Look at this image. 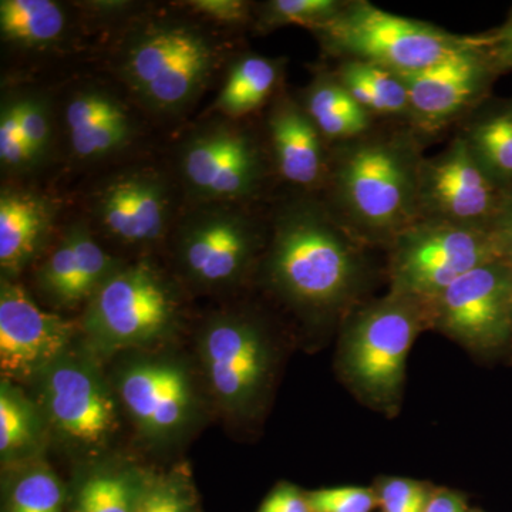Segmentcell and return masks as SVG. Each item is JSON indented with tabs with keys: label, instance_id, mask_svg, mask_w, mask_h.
<instances>
[{
	"label": "cell",
	"instance_id": "1",
	"mask_svg": "<svg viewBox=\"0 0 512 512\" xmlns=\"http://www.w3.org/2000/svg\"><path fill=\"white\" fill-rule=\"evenodd\" d=\"M420 134L370 130L329 156V210L355 238L386 242L417 220Z\"/></svg>",
	"mask_w": 512,
	"mask_h": 512
},
{
	"label": "cell",
	"instance_id": "2",
	"mask_svg": "<svg viewBox=\"0 0 512 512\" xmlns=\"http://www.w3.org/2000/svg\"><path fill=\"white\" fill-rule=\"evenodd\" d=\"M352 234L325 205L295 201L275 218L268 271L272 284L303 308H336L359 285L360 256Z\"/></svg>",
	"mask_w": 512,
	"mask_h": 512
},
{
	"label": "cell",
	"instance_id": "3",
	"mask_svg": "<svg viewBox=\"0 0 512 512\" xmlns=\"http://www.w3.org/2000/svg\"><path fill=\"white\" fill-rule=\"evenodd\" d=\"M220 63L210 35L184 20L160 19L131 30L119 56V74L148 109L178 114L204 92Z\"/></svg>",
	"mask_w": 512,
	"mask_h": 512
},
{
	"label": "cell",
	"instance_id": "4",
	"mask_svg": "<svg viewBox=\"0 0 512 512\" xmlns=\"http://www.w3.org/2000/svg\"><path fill=\"white\" fill-rule=\"evenodd\" d=\"M312 32L328 55L377 64L400 76L485 47L483 33L456 35L431 23L393 15L366 0L346 2L335 18Z\"/></svg>",
	"mask_w": 512,
	"mask_h": 512
},
{
	"label": "cell",
	"instance_id": "5",
	"mask_svg": "<svg viewBox=\"0 0 512 512\" xmlns=\"http://www.w3.org/2000/svg\"><path fill=\"white\" fill-rule=\"evenodd\" d=\"M392 293L431 302L478 266L500 261L490 231L417 220L393 239Z\"/></svg>",
	"mask_w": 512,
	"mask_h": 512
},
{
	"label": "cell",
	"instance_id": "6",
	"mask_svg": "<svg viewBox=\"0 0 512 512\" xmlns=\"http://www.w3.org/2000/svg\"><path fill=\"white\" fill-rule=\"evenodd\" d=\"M426 313V303L390 293L356 316L346 336L345 365L352 382L372 399L392 402L399 394Z\"/></svg>",
	"mask_w": 512,
	"mask_h": 512
},
{
	"label": "cell",
	"instance_id": "7",
	"mask_svg": "<svg viewBox=\"0 0 512 512\" xmlns=\"http://www.w3.org/2000/svg\"><path fill=\"white\" fill-rule=\"evenodd\" d=\"M177 318V303L151 266L117 269L90 298L83 328L99 348L146 345L164 336Z\"/></svg>",
	"mask_w": 512,
	"mask_h": 512
},
{
	"label": "cell",
	"instance_id": "8",
	"mask_svg": "<svg viewBox=\"0 0 512 512\" xmlns=\"http://www.w3.org/2000/svg\"><path fill=\"white\" fill-rule=\"evenodd\" d=\"M180 174L202 204H229L251 197L264 180L261 148L251 133L231 121L192 131L180 147Z\"/></svg>",
	"mask_w": 512,
	"mask_h": 512
},
{
	"label": "cell",
	"instance_id": "9",
	"mask_svg": "<svg viewBox=\"0 0 512 512\" xmlns=\"http://www.w3.org/2000/svg\"><path fill=\"white\" fill-rule=\"evenodd\" d=\"M504 190L488 177L460 136L420 167L419 220L490 228Z\"/></svg>",
	"mask_w": 512,
	"mask_h": 512
},
{
	"label": "cell",
	"instance_id": "10",
	"mask_svg": "<svg viewBox=\"0 0 512 512\" xmlns=\"http://www.w3.org/2000/svg\"><path fill=\"white\" fill-rule=\"evenodd\" d=\"M437 323L461 345L481 352L504 348L512 338V266H478L429 305Z\"/></svg>",
	"mask_w": 512,
	"mask_h": 512
},
{
	"label": "cell",
	"instance_id": "11",
	"mask_svg": "<svg viewBox=\"0 0 512 512\" xmlns=\"http://www.w3.org/2000/svg\"><path fill=\"white\" fill-rule=\"evenodd\" d=\"M258 245L255 222L229 204H202L178 229V259L185 274L208 288L237 281Z\"/></svg>",
	"mask_w": 512,
	"mask_h": 512
},
{
	"label": "cell",
	"instance_id": "12",
	"mask_svg": "<svg viewBox=\"0 0 512 512\" xmlns=\"http://www.w3.org/2000/svg\"><path fill=\"white\" fill-rule=\"evenodd\" d=\"M495 76L484 49L457 53L429 69L403 74L410 126L419 134H433L463 119L480 106Z\"/></svg>",
	"mask_w": 512,
	"mask_h": 512
},
{
	"label": "cell",
	"instance_id": "13",
	"mask_svg": "<svg viewBox=\"0 0 512 512\" xmlns=\"http://www.w3.org/2000/svg\"><path fill=\"white\" fill-rule=\"evenodd\" d=\"M201 356L212 392L232 412L247 409L265 386L268 345L261 330L247 319L211 320L201 336Z\"/></svg>",
	"mask_w": 512,
	"mask_h": 512
},
{
	"label": "cell",
	"instance_id": "14",
	"mask_svg": "<svg viewBox=\"0 0 512 512\" xmlns=\"http://www.w3.org/2000/svg\"><path fill=\"white\" fill-rule=\"evenodd\" d=\"M69 322L42 311L22 286H0V367L6 377L28 379L62 359L72 340Z\"/></svg>",
	"mask_w": 512,
	"mask_h": 512
},
{
	"label": "cell",
	"instance_id": "15",
	"mask_svg": "<svg viewBox=\"0 0 512 512\" xmlns=\"http://www.w3.org/2000/svg\"><path fill=\"white\" fill-rule=\"evenodd\" d=\"M45 372L43 399L60 433L84 446L106 439L116 426V410L96 373L82 363L63 359Z\"/></svg>",
	"mask_w": 512,
	"mask_h": 512
},
{
	"label": "cell",
	"instance_id": "16",
	"mask_svg": "<svg viewBox=\"0 0 512 512\" xmlns=\"http://www.w3.org/2000/svg\"><path fill=\"white\" fill-rule=\"evenodd\" d=\"M93 212L111 237L126 244H148L163 235L170 221V187L154 171H127L100 188Z\"/></svg>",
	"mask_w": 512,
	"mask_h": 512
},
{
	"label": "cell",
	"instance_id": "17",
	"mask_svg": "<svg viewBox=\"0 0 512 512\" xmlns=\"http://www.w3.org/2000/svg\"><path fill=\"white\" fill-rule=\"evenodd\" d=\"M120 394L127 412L148 436H167L180 429L191 409L190 380L174 363L128 367L121 376Z\"/></svg>",
	"mask_w": 512,
	"mask_h": 512
},
{
	"label": "cell",
	"instance_id": "18",
	"mask_svg": "<svg viewBox=\"0 0 512 512\" xmlns=\"http://www.w3.org/2000/svg\"><path fill=\"white\" fill-rule=\"evenodd\" d=\"M64 124L74 156L84 161L113 156L136 133L127 107L101 87H84L74 93L64 109Z\"/></svg>",
	"mask_w": 512,
	"mask_h": 512
},
{
	"label": "cell",
	"instance_id": "19",
	"mask_svg": "<svg viewBox=\"0 0 512 512\" xmlns=\"http://www.w3.org/2000/svg\"><path fill=\"white\" fill-rule=\"evenodd\" d=\"M269 140L278 173L298 187H315L328 175L329 157L319 128L302 103L281 96L268 119Z\"/></svg>",
	"mask_w": 512,
	"mask_h": 512
},
{
	"label": "cell",
	"instance_id": "20",
	"mask_svg": "<svg viewBox=\"0 0 512 512\" xmlns=\"http://www.w3.org/2000/svg\"><path fill=\"white\" fill-rule=\"evenodd\" d=\"M57 205L49 195L5 187L0 194V266L16 276L36 258L55 224Z\"/></svg>",
	"mask_w": 512,
	"mask_h": 512
},
{
	"label": "cell",
	"instance_id": "21",
	"mask_svg": "<svg viewBox=\"0 0 512 512\" xmlns=\"http://www.w3.org/2000/svg\"><path fill=\"white\" fill-rule=\"evenodd\" d=\"M481 106V104H480ZM471 111L458 136L498 187H512V101Z\"/></svg>",
	"mask_w": 512,
	"mask_h": 512
},
{
	"label": "cell",
	"instance_id": "22",
	"mask_svg": "<svg viewBox=\"0 0 512 512\" xmlns=\"http://www.w3.org/2000/svg\"><path fill=\"white\" fill-rule=\"evenodd\" d=\"M302 104L325 140L345 143L373 128L372 114L350 96L335 73H319Z\"/></svg>",
	"mask_w": 512,
	"mask_h": 512
},
{
	"label": "cell",
	"instance_id": "23",
	"mask_svg": "<svg viewBox=\"0 0 512 512\" xmlns=\"http://www.w3.org/2000/svg\"><path fill=\"white\" fill-rule=\"evenodd\" d=\"M335 76L350 96L373 117L410 120L409 90L399 74L377 64L340 60Z\"/></svg>",
	"mask_w": 512,
	"mask_h": 512
},
{
	"label": "cell",
	"instance_id": "24",
	"mask_svg": "<svg viewBox=\"0 0 512 512\" xmlns=\"http://www.w3.org/2000/svg\"><path fill=\"white\" fill-rule=\"evenodd\" d=\"M284 63L259 55L239 57L229 67L214 109L227 119H239L264 106L275 93Z\"/></svg>",
	"mask_w": 512,
	"mask_h": 512
},
{
	"label": "cell",
	"instance_id": "25",
	"mask_svg": "<svg viewBox=\"0 0 512 512\" xmlns=\"http://www.w3.org/2000/svg\"><path fill=\"white\" fill-rule=\"evenodd\" d=\"M66 29V10L53 0L0 2V33L8 45L46 49L56 45Z\"/></svg>",
	"mask_w": 512,
	"mask_h": 512
},
{
	"label": "cell",
	"instance_id": "26",
	"mask_svg": "<svg viewBox=\"0 0 512 512\" xmlns=\"http://www.w3.org/2000/svg\"><path fill=\"white\" fill-rule=\"evenodd\" d=\"M143 495L126 473H100L84 481L76 512H137Z\"/></svg>",
	"mask_w": 512,
	"mask_h": 512
},
{
	"label": "cell",
	"instance_id": "27",
	"mask_svg": "<svg viewBox=\"0 0 512 512\" xmlns=\"http://www.w3.org/2000/svg\"><path fill=\"white\" fill-rule=\"evenodd\" d=\"M345 5L340 0H271L259 12V29L298 25L315 30L335 18Z\"/></svg>",
	"mask_w": 512,
	"mask_h": 512
},
{
	"label": "cell",
	"instance_id": "28",
	"mask_svg": "<svg viewBox=\"0 0 512 512\" xmlns=\"http://www.w3.org/2000/svg\"><path fill=\"white\" fill-rule=\"evenodd\" d=\"M77 259L69 231L47 256L37 274V284L53 302L60 306H76Z\"/></svg>",
	"mask_w": 512,
	"mask_h": 512
},
{
	"label": "cell",
	"instance_id": "29",
	"mask_svg": "<svg viewBox=\"0 0 512 512\" xmlns=\"http://www.w3.org/2000/svg\"><path fill=\"white\" fill-rule=\"evenodd\" d=\"M36 419L28 402L9 384L0 390V451L2 456L19 453L35 440Z\"/></svg>",
	"mask_w": 512,
	"mask_h": 512
},
{
	"label": "cell",
	"instance_id": "30",
	"mask_svg": "<svg viewBox=\"0 0 512 512\" xmlns=\"http://www.w3.org/2000/svg\"><path fill=\"white\" fill-rule=\"evenodd\" d=\"M63 490L55 474L33 470L25 474L10 494L9 512H62Z\"/></svg>",
	"mask_w": 512,
	"mask_h": 512
},
{
	"label": "cell",
	"instance_id": "31",
	"mask_svg": "<svg viewBox=\"0 0 512 512\" xmlns=\"http://www.w3.org/2000/svg\"><path fill=\"white\" fill-rule=\"evenodd\" d=\"M0 165L6 173L33 170L22 130V93L3 99L0 109Z\"/></svg>",
	"mask_w": 512,
	"mask_h": 512
},
{
	"label": "cell",
	"instance_id": "32",
	"mask_svg": "<svg viewBox=\"0 0 512 512\" xmlns=\"http://www.w3.org/2000/svg\"><path fill=\"white\" fill-rule=\"evenodd\" d=\"M22 130L30 163L45 161L53 143V119L49 101L40 93H22Z\"/></svg>",
	"mask_w": 512,
	"mask_h": 512
},
{
	"label": "cell",
	"instance_id": "33",
	"mask_svg": "<svg viewBox=\"0 0 512 512\" xmlns=\"http://www.w3.org/2000/svg\"><path fill=\"white\" fill-rule=\"evenodd\" d=\"M311 512H370L376 495L369 488L339 487L313 491L306 495Z\"/></svg>",
	"mask_w": 512,
	"mask_h": 512
},
{
	"label": "cell",
	"instance_id": "34",
	"mask_svg": "<svg viewBox=\"0 0 512 512\" xmlns=\"http://www.w3.org/2000/svg\"><path fill=\"white\" fill-rule=\"evenodd\" d=\"M383 512H426L429 494L423 485L406 478L384 481L380 491Z\"/></svg>",
	"mask_w": 512,
	"mask_h": 512
},
{
	"label": "cell",
	"instance_id": "35",
	"mask_svg": "<svg viewBox=\"0 0 512 512\" xmlns=\"http://www.w3.org/2000/svg\"><path fill=\"white\" fill-rule=\"evenodd\" d=\"M188 6L198 15L224 25L244 23L251 13V3L244 0H191Z\"/></svg>",
	"mask_w": 512,
	"mask_h": 512
},
{
	"label": "cell",
	"instance_id": "36",
	"mask_svg": "<svg viewBox=\"0 0 512 512\" xmlns=\"http://www.w3.org/2000/svg\"><path fill=\"white\" fill-rule=\"evenodd\" d=\"M485 55L497 74L512 70V10L500 28L483 33Z\"/></svg>",
	"mask_w": 512,
	"mask_h": 512
},
{
	"label": "cell",
	"instance_id": "37",
	"mask_svg": "<svg viewBox=\"0 0 512 512\" xmlns=\"http://www.w3.org/2000/svg\"><path fill=\"white\" fill-rule=\"evenodd\" d=\"M498 259L512 266V187L504 190L503 200L490 228Z\"/></svg>",
	"mask_w": 512,
	"mask_h": 512
},
{
	"label": "cell",
	"instance_id": "38",
	"mask_svg": "<svg viewBox=\"0 0 512 512\" xmlns=\"http://www.w3.org/2000/svg\"><path fill=\"white\" fill-rule=\"evenodd\" d=\"M137 512H188V507L175 488L158 487L141 498Z\"/></svg>",
	"mask_w": 512,
	"mask_h": 512
},
{
	"label": "cell",
	"instance_id": "39",
	"mask_svg": "<svg viewBox=\"0 0 512 512\" xmlns=\"http://www.w3.org/2000/svg\"><path fill=\"white\" fill-rule=\"evenodd\" d=\"M258 512H311L308 501L293 485H279L261 505Z\"/></svg>",
	"mask_w": 512,
	"mask_h": 512
},
{
	"label": "cell",
	"instance_id": "40",
	"mask_svg": "<svg viewBox=\"0 0 512 512\" xmlns=\"http://www.w3.org/2000/svg\"><path fill=\"white\" fill-rule=\"evenodd\" d=\"M426 512H466V505L457 495L439 493L429 500Z\"/></svg>",
	"mask_w": 512,
	"mask_h": 512
}]
</instances>
